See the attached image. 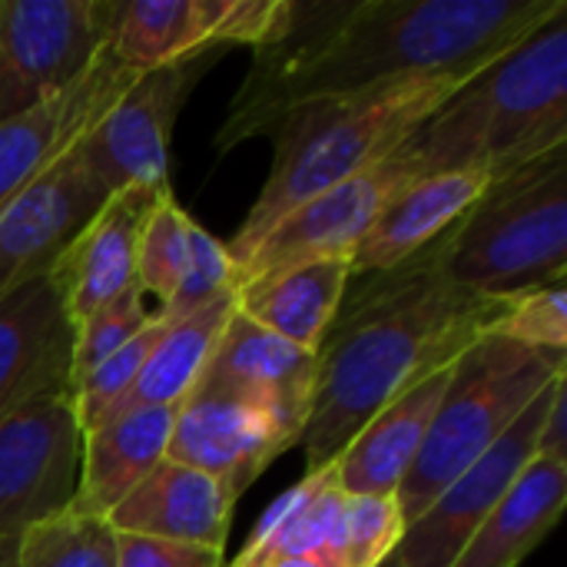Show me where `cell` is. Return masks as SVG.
Wrapping results in <instances>:
<instances>
[{
    "label": "cell",
    "instance_id": "cell-1",
    "mask_svg": "<svg viewBox=\"0 0 567 567\" xmlns=\"http://www.w3.org/2000/svg\"><path fill=\"white\" fill-rule=\"evenodd\" d=\"M567 0H296L286 40L256 50L216 146L272 133L289 113L419 76H478Z\"/></svg>",
    "mask_w": 567,
    "mask_h": 567
},
{
    "label": "cell",
    "instance_id": "cell-2",
    "mask_svg": "<svg viewBox=\"0 0 567 567\" xmlns=\"http://www.w3.org/2000/svg\"><path fill=\"white\" fill-rule=\"evenodd\" d=\"M435 243L342 299L316 352V392L299 435L306 472L332 465L379 409L455 365L502 316L505 299L465 292L442 272Z\"/></svg>",
    "mask_w": 567,
    "mask_h": 567
},
{
    "label": "cell",
    "instance_id": "cell-3",
    "mask_svg": "<svg viewBox=\"0 0 567 567\" xmlns=\"http://www.w3.org/2000/svg\"><path fill=\"white\" fill-rule=\"evenodd\" d=\"M468 80L475 76H419L289 113L272 130L276 153L259 199L226 243L233 266H239L302 203L395 153Z\"/></svg>",
    "mask_w": 567,
    "mask_h": 567
},
{
    "label": "cell",
    "instance_id": "cell-4",
    "mask_svg": "<svg viewBox=\"0 0 567 567\" xmlns=\"http://www.w3.org/2000/svg\"><path fill=\"white\" fill-rule=\"evenodd\" d=\"M415 140L432 173L482 166L492 179L567 150V7L468 80Z\"/></svg>",
    "mask_w": 567,
    "mask_h": 567
},
{
    "label": "cell",
    "instance_id": "cell-5",
    "mask_svg": "<svg viewBox=\"0 0 567 567\" xmlns=\"http://www.w3.org/2000/svg\"><path fill=\"white\" fill-rule=\"evenodd\" d=\"M435 246L442 272L485 299L565 282L567 150L492 179Z\"/></svg>",
    "mask_w": 567,
    "mask_h": 567
},
{
    "label": "cell",
    "instance_id": "cell-6",
    "mask_svg": "<svg viewBox=\"0 0 567 567\" xmlns=\"http://www.w3.org/2000/svg\"><path fill=\"white\" fill-rule=\"evenodd\" d=\"M567 369V355L532 352L485 332L452 369L429 439L395 492L402 522L412 525L472 462H478L518 415Z\"/></svg>",
    "mask_w": 567,
    "mask_h": 567
},
{
    "label": "cell",
    "instance_id": "cell-7",
    "mask_svg": "<svg viewBox=\"0 0 567 567\" xmlns=\"http://www.w3.org/2000/svg\"><path fill=\"white\" fill-rule=\"evenodd\" d=\"M223 50L136 73L70 143L76 163L113 196L130 186H169L173 123Z\"/></svg>",
    "mask_w": 567,
    "mask_h": 567
},
{
    "label": "cell",
    "instance_id": "cell-8",
    "mask_svg": "<svg viewBox=\"0 0 567 567\" xmlns=\"http://www.w3.org/2000/svg\"><path fill=\"white\" fill-rule=\"evenodd\" d=\"M120 0H0V123L66 93L106 50Z\"/></svg>",
    "mask_w": 567,
    "mask_h": 567
},
{
    "label": "cell",
    "instance_id": "cell-9",
    "mask_svg": "<svg viewBox=\"0 0 567 567\" xmlns=\"http://www.w3.org/2000/svg\"><path fill=\"white\" fill-rule=\"evenodd\" d=\"M429 159L415 140V133L385 159L375 166L355 173L352 179L319 193L316 199L302 203L296 213H289L239 266H236V286H246L259 276H269L276 269H289L312 259H349L359 239L372 229V223L385 213V206L409 189L415 179L429 176Z\"/></svg>",
    "mask_w": 567,
    "mask_h": 567
},
{
    "label": "cell",
    "instance_id": "cell-10",
    "mask_svg": "<svg viewBox=\"0 0 567 567\" xmlns=\"http://www.w3.org/2000/svg\"><path fill=\"white\" fill-rule=\"evenodd\" d=\"M80 445L70 392L40 395L0 419V535H23L70 508Z\"/></svg>",
    "mask_w": 567,
    "mask_h": 567
},
{
    "label": "cell",
    "instance_id": "cell-11",
    "mask_svg": "<svg viewBox=\"0 0 567 567\" xmlns=\"http://www.w3.org/2000/svg\"><path fill=\"white\" fill-rule=\"evenodd\" d=\"M567 372V369H565ZM561 372V375H565ZM518 415V422L472 462L412 525H405L395 558L402 567H452L465 542L482 528L495 505L508 495L528 462L538 455V429L545 422L555 382Z\"/></svg>",
    "mask_w": 567,
    "mask_h": 567
},
{
    "label": "cell",
    "instance_id": "cell-12",
    "mask_svg": "<svg viewBox=\"0 0 567 567\" xmlns=\"http://www.w3.org/2000/svg\"><path fill=\"white\" fill-rule=\"evenodd\" d=\"M292 445H299V439L276 412L233 389L199 382L176 409L166 458L216 478L239 502Z\"/></svg>",
    "mask_w": 567,
    "mask_h": 567
},
{
    "label": "cell",
    "instance_id": "cell-13",
    "mask_svg": "<svg viewBox=\"0 0 567 567\" xmlns=\"http://www.w3.org/2000/svg\"><path fill=\"white\" fill-rule=\"evenodd\" d=\"M106 189L70 146L0 213V299L43 276L106 203Z\"/></svg>",
    "mask_w": 567,
    "mask_h": 567
},
{
    "label": "cell",
    "instance_id": "cell-14",
    "mask_svg": "<svg viewBox=\"0 0 567 567\" xmlns=\"http://www.w3.org/2000/svg\"><path fill=\"white\" fill-rule=\"evenodd\" d=\"M166 189L169 186H130L106 196V203L53 262L50 272L60 286L70 326L136 286V249L146 219Z\"/></svg>",
    "mask_w": 567,
    "mask_h": 567
},
{
    "label": "cell",
    "instance_id": "cell-15",
    "mask_svg": "<svg viewBox=\"0 0 567 567\" xmlns=\"http://www.w3.org/2000/svg\"><path fill=\"white\" fill-rule=\"evenodd\" d=\"M73 326L53 272L0 299V419L20 405L70 392Z\"/></svg>",
    "mask_w": 567,
    "mask_h": 567
},
{
    "label": "cell",
    "instance_id": "cell-16",
    "mask_svg": "<svg viewBox=\"0 0 567 567\" xmlns=\"http://www.w3.org/2000/svg\"><path fill=\"white\" fill-rule=\"evenodd\" d=\"M236 498L216 478L163 458L110 515L116 535L223 551Z\"/></svg>",
    "mask_w": 567,
    "mask_h": 567
},
{
    "label": "cell",
    "instance_id": "cell-17",
    "mask_svg": "<svg viewBox=\"0 0 567 567\" xmlns=\"http://www.w3.org/2000/svg\"><path fill=\"white\" fill-rule=\"evenodd\" d=\"M488 183L492 173L482 166L442 169L415 179L385 206V213L352 249V279L395 269L405 259L425 252L482 199Z\"/></svg>",
    "mask_w": 567,
    "mask_h": 567
},
{
    "label": "cell",
    "instance_id": "cell-18",
    "mask_svg": "<svg viewBox=\"0 0 567 567\" xmlns=\"http://www.w3.org/2000/svg\"><path fill=\"white\" fill-rule=\"evenodd\" d=\"M136 76L103 50L96 63L56 100L0 123V213L80 136V130Z\"/></svg>",
    "mask_w": 567,
    "mask_h": 567
},
{
    "label": "cell",
    "instance_id": "cell-19",
    "mask_svg": "<svg viewBox=\"0 0 567 567\" xmlns=\"http://www.w3.org/2000/svg\"><path fill=\"white\" fill-rule=\"evenodd\" d=\"M199 382L233 389L276 412L299 439L316 392V355L233 312Z\"/></svg>",
    "mask_w": 567,
    "mask_h": 567
},
{
    "label": "cell",
    "instance_id": "cell-20",
    "mask_svg": "<svg viewBox=\"0 0 567 567\" xmlns=\"http://www.w3.org/2000/svg\"><path fill=\"white\" fill-rule=\"evenodd\" d=\"M452 369H439L395 395L385 409H379L365 429L342 449V455L329 465L332 482L342 495H395L405 475L412 472L432 419L449 389Z\"/></svg>",
    "mask_w": 567,
    "mask_h": 567
},
{
    "label": "cell",
    "instance_id": "cell-21",
    "mask_svg": "<svg viewBox=\"0 0 567 567\" xmlns=\"http://www.w3.org/2000/svg\"><path fill=\"white\" fill-rule=\"evenodd\" d=\"M176 409H126L83 432L70 512L106 522V515L166 458Z\"/></svg>",
    "mask_w": 567,
    "mask_h": 567
},
{
    "label": "cell",
    "instance_id": "cell-22",
    "mask_svg": "<svg viewBox=\"0 0 567 567\" xmlns=\"http://www.w3.org/2000/svg\"><path fill=\"white\" fill-rule=\"evenodd\" d=\"M352 266L342 256L312 259L289 269H276L239 286L236 312L249 322L269 329L272 336L299 346L302 352H319L332 319L349 296Z\"/></svg>",
    "mask_w": 567,
    "mask_h": 567
},
{
    "label": "cell",
    "instance_id": "cell-23",
    "mask_svg": "<svg viewBox=\"0 0 567 567\" xmlns=\"http://www.w3.org/2000/svg\"><path fill=\"white\" fill-rule=\"evenodd\" d=\"M567 505V458L535 455L452 567H518L558 525Z\"/></svg>",
    "mask_w": 567,
    "mask_h": 567
},
{
    "label": "cell",
    "instance_id": "cell-24",
    "mask_svg": "<svg viewBox=\"0 0 567 567\" xmlns=\"http://www.w3.org/2000/svg\"><path fill=\"white\" fill-rule=\"evenodd\" d=\"M223 0H120L110 27L106 53L130 73H150L216 43Z\"/></svg>",
    "mask_w": 567,
    "mask_h": 567
},
{
    "label": "cell",
    "instance_id": "cell-25",
    "mask_svg": "<svg viewBox=\"0 0 567 567\" xmlns=\"http://www.w3.org/2000/svg\"><path fill=\"white\" fill-rule=\"evenodd\" d=\"M236 312V296H223L206 309L166 322L159 342L153 346L140 379L116 412L126 409H176L206 375L213 352Z\"/></svg>",
    "mask_w": 567,
    "mask_h": 567
},
{
    "label": "cell",
    "instance_id": "cell-26",
    "mask_svg": "<svg viewBox=\"0 0 567 567\" xmlns=\"http://www.w3.org/2000/svg\"><path fill=\"white\" fill-rule=\"evenodd\" d=\"M342 498L346 495L336 488L329 465L319 472H306L302 482L279 495L276 505L262 515L256 535L239 551L236 565L282 555H326L339 522Z\"/></svg>",
    "mask_w": 567,
    "mask_h": 567
},
{
    "label": "cell",
    "instance_id": "cell-27",
    "mask_svg": "<svg viewBox=\"0 0 567 567\" xmlns=\"http://www.w3.org/2000/svg\"><path fill=\"white\" fill-rule=\"evenodd\" d=\"M17 567H116V532L66 508L20 535Z\"/></svg>",
    "mask_w": 567,
    "mask_h": 567
},
{
    "label": "cell",
    "instance_id": "cell-28",
    "mask_svg": "<svg viewBox=\"0 0 567 567\" xmlns=\"http://www.w3.org/2000/svg\"><path fill=\"white\" fill-rule=\"evenodd\" d=\"M402 532L395 495H346L326 558L336 567H379L395 555Z\"/></svg>",
    "mask_w": 567,
    "mask_h": 567
},
{
    "label": "cell",
    "instance_id": "cell-29",
    "mask_svg": "<svg viewBox=\"0 0 567 567\" xmlns=\"http://www.w3.org/2000/svg\"><path fill=\"white\" fill-rule=\"evenodd\" d=\"M189 226L193 216L176 203L173 189H166L156 209L146 219L140 249H136V289L156 299V312H163L179 286L186 252H189Z\"/></svg>",
    "mask_w": 567,
    "mask_h": 567
},
{
    "label": "cell",
    "instance_id": "cell-30",
    "mask_svg": "<svg viewBox=\"0 0 567 567\" xmlns=\"http://www.w3.org/2000/svg\"><path fill=\"white\" fill-rule=\"evenodd\" d=\"M166 329V319L153 312V322L133 336L123 349H116L110 359H103L73 392V412H76V422H80V432H90L96 429L100 422H106L110 415H116V409L123 405V399L130 395L133 382L140 379L153 346L159 342Z\"/></svg>",
    "mask_w": 567,
    "mask_h": 567
},
{
    "label": "cell",
    "instance_id": "cell-31",
    "mask_svg": "<svg viewBox=\"0 0 567 567\" xmlns=\"http://www.w3.org/2000/svg\"><path fill=\"white\" fill-rule=\"evenodd\" d=\"M153 322L146 299L136 286L90 312L73 326V352H70V392L116 349H123L133 336H140Z\"/></svg>",
    "mask_w": 567,
    "mask_h": 567
},
{
    "label": "cell",
    "instance_id": "cell-32",
    "mask_svg": "<svg viewBox=\"0 0 567 567\" xmlns=\"http://www.w3.org/2000/svg\"><path fill=\"white\" fill-rule=\"evenodd\" d=\"M508 342H518L532 352L567 355V289L565 282L542 286L505 299L502 316L488 329Z\"/></svg>",
    "mask_w": 567,
    "mask_h": 567
},
{
    "label": "cell",
    "instance_id": "cell-33",
    "mask_svg": "<svg viewBox=\"0 0 567 567\" xmlns=\"http://www.w3.org/2000/svg\"><path fill=\"white\" fill-rule=\"evenodd\" d=\"M233 286H236V266H233L226 246L193 219V226H189V252H186L179 286H176L169 306L163 312H156V316H163L166 322L186 319V316L206 309L209 302L229 296Z\"/></svg>",
    "mask_w": 567,
    "mask_h": 567
},
{
    "label": "cell",
    "instance_id": "cell-34",
    "mask_svg": "<svg viewBox=\"0 0 567 567\" xmlns=\"http://www.w3.org/2000/svg\"><path fill=\"white\" fill-rule=\"evenodd\" d=\"M116 567H223V551L116 535Z\"/></svg>",
    "mask_w": 567,
    "mask_h": 567
},
{
    "label": "cell",
    "instance_id": "cell-35",
    "mask_svg": "<svg viewBox=\"0 0 567 567\" xmlns=\"http://www.w3.org/2000/svg\"><path fill=\"white\" fill-rule=\"evenodd\" d=\"M538 455L567 458V372L555 382L545 422L538 429Z\"/></svg>",
    "mask_w": 567,
    "mask_h": 567
},
{
    "label": "cell",
    "instance_id": "cell-36",
    "mask_svg": "<svg viewBox=\"0 0 567 567\" xmlns=\"http://www.w3.org/2000/svg\"><path fill=\"white\" fill-rule=\"evenodd\" d=\"M233 567H336L326 555H282V558H266V561H249V565Z\"/></svg>",
    "mask_w": 567,
    "mask_h": 567
},
{
    "label": "cell",
    "instance_id": "cell-37",
    "mask_svg": "<svg viewBox=\"0 0 567 567\" xmlns=\"http://www.w3.org/2000/svg\"><path fill=\"white\" fill-rule=\"evenodd\" d=\"M20 535H0V567H17Z\"/></svg>",
    "mask_w": 567,
    "mask_h": 567
},
{
    "label": "cell",
    "instance_id": "cell-38",
    "mask_svg": "<svg viewBox=\"0 0 567 567\" xmlns=\"http://www.w3.org/2000/svg\"><path fill=\"white\" fill-rule=\"evenodd\" d=\"M379 567H402V565H399V558L392 555V558H385V561H382V565H379Z\"/></svg>",
    "mask_w": 567,
    "mask_h": 567
}]
</instances>
